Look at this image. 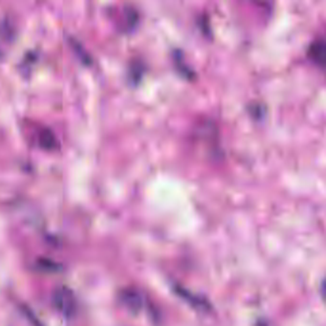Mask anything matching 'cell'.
<instances>
[{
    "mask_svg": "<svg viewBox=\"0 0 326 326\" xmlns=\"http://www.w3.org/2000/svg\"><path fill=\"white\" fill-rule=\"evenodd\" d=\"M77 302L75 294L66 286L58 287L53 294V303L55 308L66 318L75 315L78 309Z\"/></svg>",
    "mask_w": 326,
    "mask_h": 326,
    "instance_id": "1",
    "label": "cell"
},
{
    "mask_svg": "<svg viewBox=\"0 0 326 326\" xmlns=\"http://www.w3.org/2000/svg\"><path fill=\"white\" fill-rule=\"evenodd\" d=\"M307 56L311 61L318 66L324 68L326 59V44L324 39H316L311 44L307 50Z\"/></svg>",
    "mask_w": 326,
    "mask_h": 326,
    "instance_id": "2",
    "label": "cell"
},
{
    "mask_svg": "<svg viewBox=\"0 0 326 326\" xmlns=\"http://www.w3.org/2000/svg\"><path fill=\"white\" fill-rule=\"evenodd\" d=\"M121 301L128 309L137 311L142 307V298L134 290H126L121 294Z\"/></svg>",
    "mask_w": 326,
    "mask_h": 326,
    "instance_id": "3",
    "label": "cell"
},
{
    "mask_svg": "<svg viewBox=\"0 0 326 326\" xmlns=\"http://www.w3.org/2000/svg\"><path fill=\"white\" fill-rule=\"evenodd\" d=\"M40 142L42 148L46 150H52L56 147V138L50 129H44L41 133Z\"/></svg>",
    "mask_w": 326,
    "mask_h": 326,
    "instance_id": "4",
    "label": "cell"
},
{
    "mask_svg": "<svg viewBox=\"0 0 326 326\" xmlns=\"http://www.w3.org/2000/svg\"><path fill=\"white\" fill-rule=\"evenodd\" d=\"M250 110H251V115L256 116L257 118H260V116H262V114L264 113L263 107L260 105V103L251 104V106H250Z\"/></svg>",
    "mask_w": 326,
    "mask_h": 326,
    "instance_id": "5",
    "label": "cell"
}]
</instances>
